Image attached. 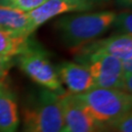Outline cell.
<instances>
[{
    "label": "cell",
    "mask_w": 132,
    "mask_h": 132,
    "mask_svg": "<svg viewBox=\"0 0 132 132\" xmlns=\"http://www.w3.org/2000/svg\"><path fill=\"white\" fill-rule=\"evenodd\" d=\"M114 18L116 13L113 11L67 15L57 21L56 28L63 42L76 49L107 32L113 27Z\"/></svg>",
    "instance_id": "1"
},
{
    "label": "cell",
    "mask_w": 132,
    "mask_h": 132,
    "mask_svg": "<svg viewBox=\"0 0 132 132\" xmlns=\"http://www.w3.org/2000/svg\"><path fill=\"white\" fill-rule=\"evenodd\" d=\"M75 96L91 118L102 127L103 132L124 113L131 111V94L120 89L93 87Z\"/></svg>",
    "instance_id": "2"
},
{
    "label": "cell",
    "mask_w": 132,
    "mask_h": 132,
    "mask_svg": "<svg viewBox=\"0 0 132 132\" xmlns=\"http://www.w3.org/2000/svg\"><path fill=\"white\" fill-rule=\"evenodd\" d=\"M63 129L60 94L42 89L34 105L24 113V131L62 132Z\"/></svg>",
    "instance_id": "3"
},
{
    "label": "cell",
    "mask_w": 132,
    "mask_h": 132,
    "mask_svg": "<svg viewBox=\"0 0 132 132\" xmlns=\"http://www.w3.org/2000/svg\"><path fill=\"white\" fill-rule=\"evenodd\" d=\"M21 70L44 89L58 94L65 92L59 78L57 68L53 66L47 54L42 49L30 46L18 57Z\"/></svg>",
    "instance_id": "4"
},
{
    "label": "cell",
    "mask_w": 132,
    "mask_h": 132,
    "mask_svg": "<svg viewBox=\"0 0 132 132\" xmlns=\"http://www.w3.org/2000/svg\"><path fill=\"white\" fill-rule=\"evenodd\" d=\"M82 64L88 68L95 87L122 90L123 70L121 61L104 53H92L79 56Z\"/></svg>",
    "instance_id": "5"
},
{
    "label": "cell",
    "mask_w": 132,
    "mask_h": 132,
    "mask_svg": "<svg viewBox=\"0 0 132 132\" xmlns=\"http://www.w3.org/2000/svg\"><path fill=\"white\" fill-rule=\"evenodd\" d=\"M95 3L90 0H46L38 8L28 13L29 32H34L40 26L57 16L71 12H86L93 9Z\"/></svg>",
    "instance_id": "6"
},
{
    "label": "cell",
    "mask_w": 132,
    "mask_h": 132,
    "mask_svg": "<svg viewBox=\"0 0 132 132\" xmlns=\"http://www.w3.org/2000/svg\"><path fill=\"white\" fill-rule=\"evenodd\" d=\"M60 102L65 132H103L73 94L65 91L60 94Z\"/></svg>",
    "instance_id": "7"
},
{
    "label": "cell",
    "mask_w": 132,
    "mask_h": 132,
    "mask_svg": "<svg viewBox=\"0 0 132 132\" xmlns=\"http://www.w3.org/2000/svg\"><path fill=\"white\" fill-rule=\"evenodd\" d=\"M77 49L79 56L104 53L116 57L120 61L132 60V34L117 33L106 39L87 43Z\"/></svg>",
    "instance_id": "8"
},
{
    "label": "cell",
    "mask_w": 132,
    "mask_h": 132,
    "mask_svg": "<svg viewBox=\"0 0 132 132\" xmlns=\"http://www.w3.org/2000/svg\"><path fill=\"white\" fill-rule=\"evenodd\" d=\"M57 72L71 94H81L95 87L88 68L81 63L63 62L57 67Z\"/></svg>",
    "instance_id": "9"
},
{
    "label": "cell",
    "mask_w": 132,
    "mask_h": 132,
    "mask_svg": "<svg viewBox=\"0 0 132 132\" xmlns=\"http://www.w3.org/2000/svg\"><path fill=\"white\" fill-rule=\"evenodd\" d=\"M19 122L16 96L0 81V132H17Z\"/></svg>",
    "instance_id": "10"
},
{
    "label": "cell",
    "mask_w": 132,
    "mask_h": 132,
    "mask_svg": "<svg viewBox=\"0 0 132 132\" xmlns=\"http://www.w3.org/2000/svg\"><path fill=\"white\" fill-rule=\"evenodd\" d=\"M30 44L28 35L0 28V66L18 58Z\"/></svg>",
    "instance_id": "11"
},
{
    "label": "cell",
    "mask_w": 132,
    "mask_h": 132,
    "mask_svg": "<svg viewBox=\"0 0 132 132\" xmlns=\"http://www.w3.org/2000/svg\"><path fill=\"white\" fill-rule=\"evenodd\" d=\"M0 28L30 36L28 15L10 7L0 6Z\"/></svg>",
    "instance_id": "12"
},
{
    "label": "cell",
    "mask_w": 132,
    "mask_h": 132,
    "mask_svg": "<svg viewBox=\"0 0 132 132\" xmlns=\"http://www.w3.org/2000/svg\"><path fill=\"white\" fill-rule=\"evenodd\" d=\"M46 0H0V6L10 7L24 13H30L38 8Z\"/></svg>",
    "instance_id": "13"
},
{
    "label": "cell",
    "mask_w": 132,
    "mask_h": 132,
    "mask_svg": "<svg viewBox=\"0 0 132 132\" xmlns=\"http://www.w3.org/2000/svg\"><path fill=\"white\" fill-rule=\"evenodd\" d=\"M113 27L118 33L132 34V13L130 10H125L119 14H116Z\"/></svg>",
    "instance_id": "14"
},
{
    "label": "cell",
    "mask_w": 132,
    "mask_h": 132,
    "mask_svg": "<svg viewBox=\"0 0 132 132\" xmlns=\"http://www.w3.org/2000/svg\"><path fill=\"white\" fill-rule=\"evenodd\" d=\"M112 129L113 132H132V113L131 111L124 113L117 121L111 124L106 130Z\"/></svg>",
    "instance_id": "15"
},
{
    "label": "cell",
    "mask_w": 132,
    "mask_h": 132,
    "mask_svg": "<svg viewBox=\"0 0 132 132\" xmlns=\"http://www.w3.org/2000/svg\"><path fill=\"white\" fill-rule=\"evenodd\" d=\"M117 3L118 6L123 7V8H130L132 5V0H117Z\"/></svg>",
    "instance_id": "16"
},
{
    "label": "cell",
    "mask_w": 132,
    "mask_h": 132,
    "mask_svg": "<svg viewBox=\"0 0 132 132\" xmlns=\"http://www.w3.org/2000/svg\"><path fill=\"white\" fill-rule=\"evenodd\" d=\"M90 1H92V2L96 3V2H99V1H102V0H90Z\"/></svg>",
    "instance_id": "17"
},
{
    "label": "cell",
    "mask_w": 132,
    "mask_h": 132,
    "mask_svg": "<svg viewBox=\"0 0 132 132\" xmlns=\"http://www.w3.org/2000/svg\"><path fill=\"white\" fill-rule=\"evenodd\" d=\"M62 132H65V130H64V129H63V131H62Z\"/></svg>",
    "instance_id": "18"
}]
</instances>
